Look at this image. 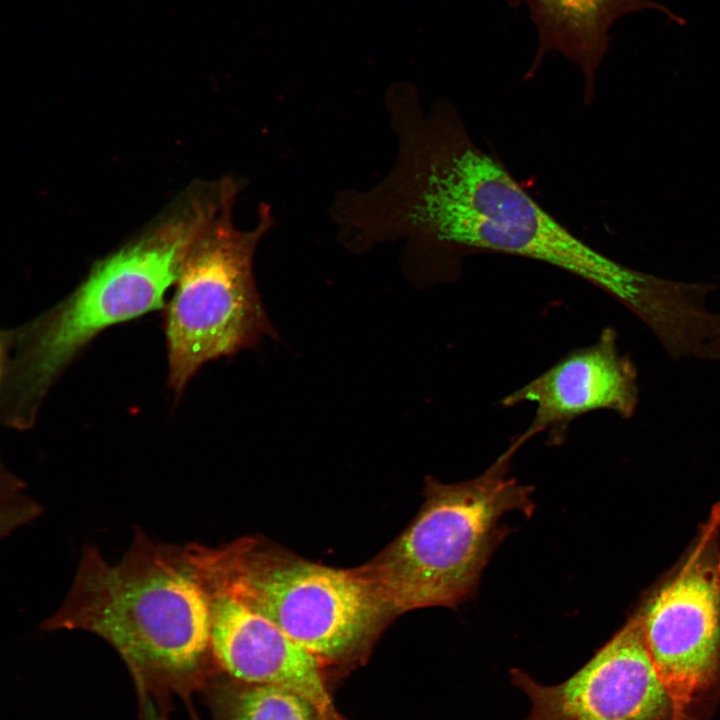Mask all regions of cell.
Listing matches in <instances>:
<instances>
[{
    "mask_svg": "<svg viewBox=\"0 0 720 720\" xmlns=\"http://www.w3.org/2000/svg\"><path fill=\"white\" fill-rule=\"evenodd\" d=\"M397 153L366 191L341 192L336 222L353 252L401 241L408 269L424 278L457 273L461 260L493 252L551 265L628 309L646 298L649 274L597 251L542 207L500 159L473 139L448 100L429 107L409 83L385 99Z\"/></svg>",
    "mask_w": 720,
    "mask_h": 720,
    "instance_id": "6da1fadb",
    "label": "cell"
},
{
    "mask_svg": "<svg viewBox=\"0 0 720 720\" xmlns=\"http://www.w3.org/2000/svg\"><path fill=\"white\" fill-rule=\"evenodd\" d=\"M42 628L99 635L144 688L184 693L213 657L209 600L187 545L156 543L139 530L117 564L84 548L67 596Z\"/></svg>",
    "mask_w": 720,
    "mask_h": 720,
    "instance_id": "7a4b0ae2",
    "label": "cell"
},
{
    "mask_svg": "<svg viewBox=\"0 0 720 720\" xmlns=\"http://www.w3.org/2000/svg\"><path fill=\"white\" fill-rule=\"evenodd\" d=\"M195 215L184 214L153 228L98 262L62 302L2 336L3 421L33 424L43 397L74 357L104 329L163 306L176 283Z\"/></svg>",
    "mask_w": 720,
    "mask_h": 720,
    "instance_id": "3957f363",
    "label": "cell"
},
{
    "mask_svg": "<svg viewBox=\"0 0 720 720\" xmlns=\"http://www.w3.org/2000/svg\"><path fill=\"white\" fill-rule=\"evenodd\" d=\"M241 187L225 177L195 194L193 226L165 317L168 383L178 395L206 362L277 337L253 273L274 216L262 203L255 224L238 228L233 211Z\"/></svg>",
    "mask_w": 720,
    "mask_h": 720,
    "instance_id": "277c9868",
    "label": "cell"
},
{
    "mask_svg": "<svg viewBox=\"0 0 720 720\" xmlns=\"http://www.w3.org/2000/svg\"><path fill=\"white\" fill-rule=\"evenodd\" d=\"M521 434L482 474L457 483L433 477L404 531L366 567L394 616L418 608H455L476 592L491 555L510 528L502 519L534 510L531 487L508 474Z\"/></svg>",
    "mask_w": 720,
    "mask_h": 720,
    "instance_id": "5b68a950",
    "label": "cell"
},
{
    "mask_svg": "<svg viewBox=\"0 0 720 720\" xmlns=\"http://www.w3.org/2000/svg\"><path fill=\"white\" fill-rule=\"evenodd\" d=\"M200 581L277 625L319 659H340L394 616L366 570H344L248 551L188 545Z\"/></svg>",
    "mask_w": 720,
    "mask_h": 720,
    "instance_id": "8992f818",
    "label": "cell"
},
{
    "mask_svg": "<svg viewBox=\"0 0 720 720\" xmlns=\"http://www.w3.org/2000/svg\"><path fill=\"white\" fill-rule=\"evenodd\" d=\"M640 622L679 720L708 719L720 704V559L695 554Z\"/></svg>",
    "mask_w": 720,
    "mask_h": 720,
    "instance_id": "52a82bcc",
    "label": "cell"
},
{
    "mask_svg": "<svg viewBox=\"0 0 720 720\" xmlns=\"http://www.w3.org/2000/svg\"><path fill=\"white\" fill-rule=\"evenodd\" d=\"M510 678L531 704L523 720H679L640 619L618 631L559 684L543 685L520 668L510 670Z\"/></svg>",
    "mask_w": 720,
    "mask_h": 720,
    "instance_id": "ba28073f",
    "label": "cell"
},
{
    "mask_svg": "<svg viewBox=\"0 0 720 720\" xmlns=\"http://www.w3.org/2000/svg\"><path fill=\"white\" fill-rule=\"evenodd\" d=\"M524 402L535 405L525 435L549 431L552 441H559L573 420L591 411L631 418L639 403L637 369L620 353L616 330L607 327L596 342L568 353L502 400L505 407Z\"/></svg>",
    "mask_w": 720,
    "mask_h": 720,
    "instance_id": "9c48e42d",
    "label": "cell"
},
{
    "mask_svg": "<svg viewBox=\"0 0 720 720\" xmlns=\"http://www.w3.org/2000/svg\"><path fill=\"white\" fill-rule=\"evenodd\" d=\"M202 585L209 600L211 651L223 670L247 684L291 690L326 720L335 715L317 656L231 594Z\"/></svg>",
    "mask_w": 720,
    "mask_h": 720,
    "instance_id": "30bf717a",
    "label": "cell"
},
{
    "mask_svg": "<svg viewBox=\"0 0 720 720\" xmlns=\"http://www.w3.org/2000/svg\"><path fill=\"white\" fill-rule=\"evenodd\" d=\"M526 7L537 32V50L525 79L532 78L549 53H558L576 65L584 78V99L595 95L598 69L609 49L610 30L622 17L656 10L677 23L681 18L652 0H507Z\"/></svg>",
    "mask_w": 720,
    "mask_h": 720,
    "instance_id": "8fae6325",
    "label": "cell"
},
{
    "mask_svg": "<svg viewBox=\"0 0 720 720\" xmlns=\"http://www.w3.org/2000/svg\"><path fill=\"white\" fill-rule=\"evenodd\" d=\"M224 720H326L303 696L274 685L248 684L223 704Z\"/></svg>",
    "mask_w": 720,
    "mask_h": 720,
    "instance_id": "7c38bea8",
    "label": "cell"
},
{
    "mask_svg": "<svg viewBox=\"0 0 720 720\" xmlns=\"http://www.w3.org/2000/svg\"><path fill=\"white\" fill-rule=\"evenodd\" d=\"M716 330L717 331L715 332V335H714V338H713L712 344H711V352H712V356L715 360L720 359V323L718 324V327Z\"/></svg>",
    "mask_w": 720,
    "mask_h": 720,
    "instance_id": "4fadbf2b",
    "label": "cell"
},
{
    "mask_svg": "<svg viewBox=\"0 0 720 720\" xmlns=\"http://www.w3.org/2000/svg\"><path fill=\"white\" fill-rule=\"evenodd\" d=\"M145 714L144 720H159L158 717L151 712V709H147Z\"/></svg>",
    "mask_w": 720,
    "mask_h": 720,
    "instance_id": "5bb4252c",
    "label": "cell"
}]
</instances>
